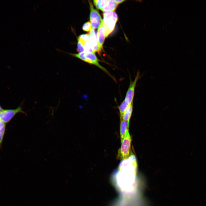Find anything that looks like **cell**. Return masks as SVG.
Masks as SVG:
<instances>
[{
	"label": "cell",
	"instance_id": "cell-1",
	"mask_svg": "<svg viewBox=\"0 0 206 206\" xmlns=\"http://www.w3.org/2000/svg\"><path fill=\"white\" fill-rule=\"evenodd\" d=\"M137 165L135 156L131 155L121 162L112 175V183L121 196L131 195L133 193Z\"/></svg>",
	"mask_w": 206,
	"mask_h": 206
},
{
	"label": "cell",
	"instance_id": "cell-17",
	"mask_svg": "<svg viewBox=\"0 0 206 206\" xmlns=\"http://www.w3.org/2000/svg\"><path fill=\"white\" fill-rule=\"evenodd\" d=\"M92 28V25L90 21L85 23L82 27V29L84 31L86 32H90Z\"/></svg>",
	"mask_w": 206,
	"mask_h": 206
},
{
	"label": "cell",
	"instance_id": "cell-20",
	"mask_svg": "<svg viewBox=\"0 0 206 206\" xmlns=\"http://www.w3.org/2000/svg\"><path fill=\"white\" fill-rule=\"evenodd\" d=\"M3 109L0 106V113Z\"/></svg>",
	"mask_w": 206,
	"mask_h": 206
},
{
	"label": "cell",
	"instance_id": "cell-6",
	"mask_svg": "<svg viewBox=\"0 0 206 206\" xmlns=\"http://www.w3.org/2000/svg\"><path fill=\"white\" fill-rule=\"evenodd\" d=\"M26 114L20 106L13 109H3L0 113V120L6 123L9 122L17 114Z\"/></svg>",
	"mask_w": 206,
	"mask_h": 206
},
{
	"label": "cell",
	"instance_id": "cell-15",
	"mask_svg": "<svg viewBox=\"0 0 206 206\" xmlns=\"http://www.w3.org/2000/svg\"><path fill=\"white\" fill-rule=\"evenodd\" d=\"M84 47L86 52L95 54V52L94 50L90 40L87 41L85 43Z\"/></svg>",
	"mask_w": 206,
	"mask_h": 206
},
{
	"label": "cell",
	"instance_id": "cell-13",
	"mask_svg": "<svg viewBox=\"0 0 206 206\" xmlns=\"http://www.w3.org/2000/svg\"><path fill=\"white\" fill-rule=\"evenodd\" d=\"M129 105L124 100L118 106V108L120 113V119L122 118L124 113Z\"/></svg>",
	"mask_w": 206,
	"mask_h": 206
},
{
	"label": "cell",
	"instance_id": "cell-16",
	"mask_svg": "<svg viewBox=\"0 0 206 206\" xmlns=\"http://www.w3.org/2000/svg\"><path fill=\"white\" fill-rule=\"evenodd\" d=\"M78 39L81 41L84 45L86 41L90 40L89 35L88 34H82L78 37Z\"/></svg>",
	"mask_w": 206,
	"mask_h": 206
},
{
	"label": "cell",
	"instance_id": "cell-11",
	"mask_svg": "<svg viewBox=\"0 0 206 206\" xmlns=\"http://www.w3.org/2000/svg\"><path fill=\"white\" fill-rule=\"evenodd\" d=\"M120 120V134L121 141L123 139L127 131L128 130L129 122L122 119Z\"/></svg>",
	"mask_w": 206,
	"mask_h": 206
},
{
	"label": "cell",
	"instance_id": "cell-10",
	"mask_svg": "<svg viewBox=\"0 0 206 206\" xmlns=\"http://www.w3.org/2000/svg\"><path fill=\"white\" fill-rule=\"evenodd\" d=\"M98 42L100 48H102L103 45L104 43L105 37V29L102 24H101L98 28L97 32Z\"/></svg>",
	"mask_w": 206,
	"mask_h": 206
},
{
	"label": "cell",
	"instance_id": "cell-4",
	"mask_svg": "<svg viewBox=\"0 0 206 206\" xmlns=\"http://www.w3.org/2000/svg\"><path fill=\"white\" fill-rule=\"evenodd\" d=\"M131 142V137L128 130L123 139L121 141V146L118 152V156L119 158L124 160L130 156Z\"/></svg>",
	"mask_w": 206,
	"mask_h": 206
},
{
	"label": "cell",
	"instance_id": "cell-8",
	"mask_svg": "<svg viewBox=\"0 0 206 206\" xmlns=\"http://www.w3.org/2000/svg\"><path fill=\"white\" fill-rule=\"evenodd\" d=\"M139 78L140 75L138 72L137 73L134 80L130 82L124 100L129 105L133 103L136 86Z\"/></svg>",
	"mask_w": 206,
	"mask_h": 206
},
{
	"label": "cell",
	"instance_id": "cell-5",
	"mask_svg": "<svg viewBox=\"0 0 206 206\" xmlns=\"http://www.w3.org/2000/svg\"><path fill=\"white\" fill-rule=\"evenodd\" d=\"M93 2L96 7L104 12H114L118 5L115 0H96Z\"/></svg>",
	"mask_w": 206,
	"mask_h": 206
},
{
	"label": "cell",
	"instance_id": "cell-7",
	"mask_svg": "<svg viewBox=\"0 0 206 206\" xmlns=\"http://www.w3.org/2000/svg\"><path fill=\"white\" fill-rule=\"evenodd\" d=\"M90 9V19L92 27L94 29L99 27L102 23L101 16L98 11L94 7L91 1H88Z\"/></svg>",
	"mask_w": 206,
	"mask_h": 206
},
{
	"label": "cell",
	"instance_id": "cell-3",
	"mask_svg": "<svg viewBox=\"0 0 206 206\" xmlns=\"http://www.w3.org/2000/svg\"><path fill=\"white\" fill-rule=\"evenodd\" d=\"M68 54L85 62L96 66L113 78L112 76L106 69L100 64L95 54L88 53L85 51L78 54L69 53Z\"/></svg>",
	"mask_w": 206,
	"mask_h": 206
},
{
	"label": "cell",
	"instance_id": "cell-14",
	"mask_svg": "<svg viewBox=\"0 0 206 206\" xmlns=\"http://www.w3.org/2000/svg\"><path fill=\"white\" fill-rule=\"evenodd\" d=\"M5 129V123L0 120V146L2 144Z\"/></svg>",
	"mask_w": 206,
	"mask_h": 206
},
{
	"label": "cell",
	"instance_id": "cell-9",
	"mask_svg": "<svg viewBox=\"0 0 206 206\" xmlns=\"http://www.w3.org/2000/svg\"><path fill=\"white\" fill-rule=\"evenodd\" d=\"M90 37V41L95 51L100 53L101 49L98 45L97 37V33L95 29L92 28L88 33Z\"/></svg>",
	"mask_w": 206,
	"mask_h": 206
},
{
	"label": "cell",
	"instance_id": "cell-12",
	"mask_svg": "<svg viewBox=\"0 0 206 206\" xmlns=\"http://www.w3.org/2000/svg\"><path fill=\"white\" fill-rule=\"evenodd\" d=\"M133 109V103L129 105L124 113L122 118L120 119H122L129 122L132 112Z\"/></svg>",
	"mask_w": 206,
	"mask_h": 206
},
{
	"label": "cell",
	"instance_id": "cell-2",
	"mask_svg": "<svg viewBox=\"0 0 206 206\" xmlns=\"http://www.w3.org/2000/svg\"><path fill=\"white\" fill-rule=\"evenodd\" d=\"M118 20L117 15L115 12H104L102 23L105 29V37L114 30Z\"/></svg>",
	"mask_w": 206,
	"mask_h": 206
},
{
	"label": "cell",
	"instance_id": "cell-19",
	"mask_svg": "<svg viewBox=\"0 0 206 206\" xmlns=\"http://www.w3.org/2000/svg\"><path fill=\"white\" fill-rule=\"evenodd\" d=\"M115 1L118 4L125 1L124 0H115Z\"/></svg>",
	"mask_w": 206,
	"mask_h": 206
},
{
	"label": "cell",
	"instance_id": "cell-18",
	"mask_svg": "<svg viewBox=\"0 0 206 206\" xmlns=\"http://www.w3.org/2000/svg\"><path fill=\"white\" fill-rule=\"evenodd\" d=\"M77 51L79 53H81L85 52L84 44L79 39H78Z\"/></svg>",
	"mask_w": 206,
	"mask_h": 206
}]
</instances>
